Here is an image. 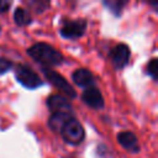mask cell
I'll use <instances>...</instances> for the list:
<instances>
[{
  "label": "cell",
  "instance_id": "6da1fadb",
  "mask_svg": "<svg viewBox=\"0 0 158 158\" xmlns=\"http://www.w3.org/2000/svg\"><path fill=\"white\" fill-rule=\"evenodd\" d=\"M27 54L32 59H35L37 63L42 64L43 68H51L54 65H59L64 59L63 54L58 49H56L53 46L44 43V42L32 44L27 49Z\"/></svg>",
  "mask_w": 158,
  "mask_h": 158
},
{
  "label": "cell",
  "instance_id": "7a4b0ae2",
  "mask_svg": "<svg viewBox=\"0 0 158 158\" xmlns=\"http://www.w3.org/2000/svg\"><path fill=\"white\" fill-rule=\"evenodd\" d=\"M60 135H62V138L64 139V142L77 146L84 141L85 131H84L81 123L73 117L63 126V128L60 130Z\"/></svg>",
  "mask_w": 158,
  "mask_h": 158
},
{
  "label": "cell",
  "instance_id": "3957f363",
  "mask_svg": "<svg viewBox=\"0 0 158 158\" xmlns=\"http://www.w3.org/2000/svg\"><path fill=\"white\" fill-rule=\"evenodd\" d=\"M43 74L56 89H58L62 94L65 95L67 99H74L77 96L75 90L73 89V86L67 81V79L62 74L57 73L56 70H53L51 68H43Z\"/></svg>",
  "mask_w": 158,
  "mask_h": 158
},
{
  "label": "cell",
  "instance_id": "277c9868",
  "mask_svg": "<svg viewBox=\"0 0 158 158\" xmlns=\"http://www.w3.org/2000/svg\"><path fill=\"white\" fill-rule=\"evenodd\" d=\"M15 77L17 81L27 89H36L43 84L40 75L33 69H31L28 65H25V64H20L16 67Z\"/></svg>",
  "mask_w": 158,
  "mask_h": 158
},
{
  "label": "cell",
  "instance_id": "5b68a950",
  "mask_svg": "<svg viewBox=\"0 0 158 158\" xmlns=\"http://www.w3.org/2000/svg\"><path fill=\"white\" fill-rule=\"evenodd\" d=\"M86 21L84 19L78 20H65L62 22L59 33L63 38L67 40H77L81 37L86 30Z\"/></svg>",
  "mask_w": 158,
  "mask_h": 158
},
{
  "label": "cell",
  "instance_id": "8992f818",
  "mask_svg": "<svg viewBox=\"0 0 158 158\" xmlns=\"http://www.w3.org/2000/svg\"><path fill=\"white\" fill-rule=\"evenodd\" d=\"M130 56H131V51H130V47L125 43H118L116 44L111 53H110V57H111V62L114 64V67L116 69H122L127 65L128 60H130Z\"/></svg>",
  "mask_w": 158,
  "mask_h": 158
},
{
  "label": "cell",
  "instance_id": "52a82bcc",
  "mask_svg": "<svg viewBox=\"0 0 158 158\" xmlns=\"http://www.w3.org/2000/svg\"><path fill=\"white\" fill-rule=\"evenodd\" d=\"M81 100H83L89 107L95 109V110H100V109H102L104 105H105L102 94H101V91H100L96 86H91V88L84 89V91H83V94H81Z\"/></svg>",
  "mask_w": 158,
  "mask_h": 158
},
{
  "label": "cell",
  "instance_id": "ba28073f",
  "mask_svg": "<svg viewBox=\"0 0 158 158\" xmlns=\"http://www.w3.org/2000/svg\"><path fill=\"white\" fill-rule=\"evenodd\" d=\"M46 104L52 112H72V105L69 100L60 94L49 95Z\"/></svg>",
  "mask_w": 158,
  "mask_h": 158
},
{
  "label": "cell",
  "instance_id": "9c48e42d",
  "mask_svg": "<svg viewBox=\"0 0 158 158\" xmlns=\"http://www.w3.org/2000/svg\"><path fill=\"white\" fill-rule=\"evenodd\" d=\"M72 79L78 86L84 88V89L95 86V78H94L93 73L89 69H85V68L75 69L72 74Z\"/></svg>",
  "mask_w": 158,
  "mask_h": 158
},
{
  "label": "cell",
  "instance_id": "30bf717a",
  "mask_svg": "<svg viewBox=\"0 0 158 158\" xmlns=\"http://www.w3.org/2000/svg\"><path fill=\"white\" fill-rule=\"evenodd\" d=\"M117 142L128 152L131 153H137L139 151V144L137 136L133 132L130 131H123L117 135Z\"/></svg>",
  "mask_w": 158,
  "mask_h": 158
},
{
  "label": "cell",
  "instance_id": "8fae6325",
  "mask_svg": "<svg viewBox=\"0 0 158 158\" xmlns=\"http://www.w3.org/2000/svg\"><path fill=\"white\" fill-rule=\"evenodd\" d=\"M73 118L72 112H52V115L48 118V126L54 132H60L63 126Z\"/></svg>",
  "mask_w": 158,
  "mask_h": 158
},
{
  "label": "cell",
  "instance_id": "7c38bea8",
  "mask_svg": "<svg viewBox=\"0 0 158 158\" xmlns=\"http://www.w3.org/2000/svg\"><path fill=\"white\" fill-rule=\"evenodd\" d=\"M14 20L17 26H27L31 23V15L23 7H16L14 12Z\"/></svg>",
  "mask_w": 158,
  "mask_h": 158
},
{
  "label": "cell",
  "instance_id": "4fadbf2b",
  "mask_svg": "<svg viewBox=\"0 0 158 158\" xmlns=\"http://www.w3.org/2000/svg\"><path fill=\"white\" fill-rule=\"evenodd\" d=\"M114 15L118 16L121 15V11H122V7L126 5V1H118V0H109V1H104L102 2Z\"/></svg>",
  "mask_w": 158,
  "mask_h": 158
},
{
  "label": "cell",
  "instance_id": "5bb4252c",
  "mask_svg": "<svg viewBox=\"0 0 158 158\" xmlns=\"http://www.w3.org/2000/svg\"><path fill=\"white\" fill-rule=\"evenodd\" d=\"M157 69H158V60L154 57L147 64V74H149L153 80H157Z\"/></svg>",
  "mask_w": 158,
  "mask_h": 158
},
{
  "label": "cell",
  "instance_id": "9a60e30c",
  "mask_svg": "<svg viewBox=\"0 0 158 158\" xmlns=\"http://www.w3.org/2000/svg\"><path fill=\"white\" fill-rule=\"evenodd\" d=\"M12 65H14V63L10 59L4 58V57H0V75L7 73L12 68Z\"/></svg>",
  "mask_w": 158,
  "mask_h": 158
},
{
  "label": "cell",
  "instance_id": "2e32d148",
  "mask_svg": "<svg viewBox=\"0 0 158 158\" xmlns=\"http://www.w3.org/2000/svg\"><path fill=\"white\" fill-rule=\"evenodd\" d=\"M10 6H11V2H10V1L0 0V12H6Z\"/></svg>",
  "mask_w": 158,
  "mask_h": 158
},
{
  "label": "cell",
  "instance_id": "e0dca14e",
  "mask_svg": "<svg viewBox=\"0 0 158 158\" xmlns=\"http://www.w3.org/2000/svg\"><path fill=\"white\" fill-rule=\"evenodd\" d=\"M0 30H1V27H0Z\"/></svg>",
  "mask_w": 158,
  "mask_h": 158
}]
</instances>
